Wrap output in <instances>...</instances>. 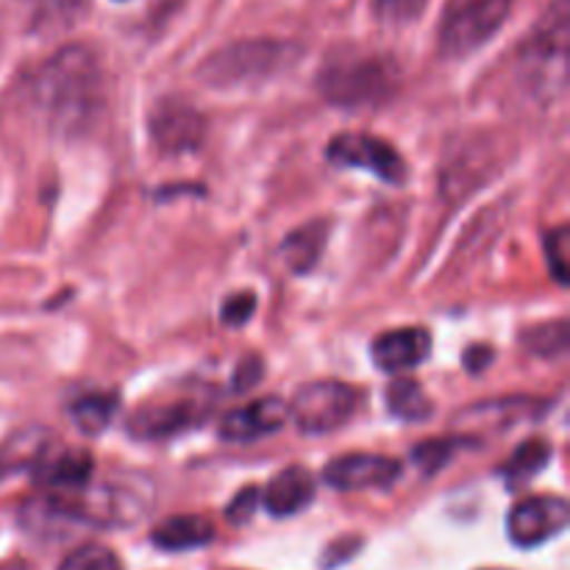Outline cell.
Instances as JSON below:
<instances>
[{
	"label": "cell",
	"instance_id": "1",
	"mask_svg": "<svg viewBox=\"0 0 570 570\" xmlns=\"http://www.w3.org/2000/svg\"><path fill=\"white\" fill-rule=\"evenodd\" d=\"M33 100L61 131H78L104 104V72L98 56L83 45L61 48L33 81Z\"/></svg>",
	"mask_w": 570,
	"mask_h": 570
},
{
	"label": "cell",
	"instance_id": "2",
	"mask_svg": "<svg viewBox=\"0 0 570 570\" xmlns=\"http://www.w3.org/2000/svg\"><path fill=\"white\" fill-rule=\"evenodd\" d=\"M399 87V70L393 59L362 50H340L328 56L317 70V89L323 98L343 109L384 104Z\"/></svg>",
	"mask_w": 570,
	"mask_h": 570
},
{
	"label": "cell",
	"instance_id": "3",
	"mask_svg": "<svg viewBox=\"0 0 570 570\" xmlns=\"http://www.w3.org/2000/svg\"><path fill=\"white\" fill-rule=\"evenodd\" d=\"M298 56L301 48L295 42L245 39V42L226 45L215 56H209L206 65L200 67V76L209 81V87H245V83H259L278 76Z\"/></svg>",
	"mask_w": 570,
	"mask_h": 570
},
{
	"label": "cell",
	"instance_id": "4",
	"mask_svg": "<svg viewBox=\"0 0 570 570\" xmlns=\"http://www.w3.org/2000/svg\"><path fill=\"white\" fill-rule=\"evenodd\" d=\"M512 11V0H449L438 45L445 59H462L488 45Z\"/></svg>",
	"mask_w": 570,
	"mask_h": 570
},
{
	"label": "cell",
	"instance_id": "5",
	"mask_svg": "<svg viewBox=\"0 0 570 570\" xmlns=\"http://www.w3.org/2000/svg\"><path fill=\"white\" fill-rule=\"evenodd\" d=\"M356 406H360V393L351 384L326 379V382L304 384L287 410L298 432L328 434L345 426L354 417Z\"/></svg>",
	"mask_w": 570,
	"mask_h": 570
},
{
	"label": "cell",
	"instance_id": "6",
	"mask_svg": "<svg viewBox=\"0 0 570 570\" xmlns=\"http://www.w3.org/2000/svg\"><path fill=\"white\" fill-rule=\"evenodd\" d=\"M212 410V395L206 390H189L173 399H156L142 404L128 421L134 438L142 440H165L173 434H181L187 429L198 426L206 421Z\"/></svg>",
	"mask_w": 570,
	"mask_h": 570
},
{
	"label": "cell",
	"instance_id": "7",
	"mask_svg": "<svg viewBox=\"0 0 570 570\" xmlns=\"http://www.w3.org/2000/svg\"><path fill=\"white\" fill-rule=\"evenodd\" d=\"M328 159L337 167H362L376 173L387 184L406 181V165L393 145L371 134H340L326 148Z\"/></svg>",
	"mask_w": 570,
	"mask_h": 570
},
{
	"label": "cell",
	"instance_id": "8",
	"mask_svg": "<svg viewBox=\"0 0 570 570\" xmlns=\"http://www.w3.org/2000/svg\"><path fill=\"white\" fill-rule=\"evenodd\" d=\"M150 137L165 154H189L206 137V120L193 104L181 98H165L154 106L148 117Z\"/></svg>",
	"mask_w": 570,
	"mask_h": 570
},
{
	"label": "cell",
	"instance_id": "9",
	"mask_svg": "<svg viewBox=\"0 0 570 570\" xmlns=\"http://www.w3.org/2000/svg\"><path fill=\"white\" fill-rule=\"evenodd\" d=\"M568 501L560 495H534V499L521 501L510 512L507 532L510 540L521 549H534V546L549 543L551 538L566 532L568 527Z\"/></svg>",
	"mask_w": 570,
	"mask_h": 570
},
{
	"label": "cell",
	"instance_id": "10",
	"mask_svg": "<svg viewBox=\"0 0 570 570\" xmlns=\"http://www.w3.org/2000/svg\"><path fill=\"white\" fill-rule=\"evenodd\" d=\"M549 20L534 31L532 42L527 45V65L529 76H538L540 81L562 83L566 78V53H568V3L557 0Z\"/></svg>",
	"mask_w": 570,
	"mask_h": 570
},
{
	"label": "cell",
	"instance_id": "11",
	"mask_svg": "<svg viewBox=\"0 0 570 570\" xmlns=\"http://www.w3.org/2000/svg\"><path fill=\"white\" fill-rule=\"evenodd\" d=\"M323 479L334 490H384L401 479V462L382 454L337 456L326 465Z\"/></svg>",
	"mask_w": 570,
	"mask_h": 570
},
{
	"label": "cell",
	"instance_id": "12",
	"mask_svg": "<svg viewBox=\"0 0 570 570\" xmlns=\"http://www.w3.org/2000/svg\"><path fill=\"white\" fill-rule=\"evenodd\" d=\"M287 404L282 399L267 395V399L250 401V404L228 412L220 423V438L232 440V443H250V440L278 432L287 423Z\"/></svg>",
	"mask_w": 570,
	"mask_h": 570
},
{
	"label": "cell",
	"instance_id": "13",
	"mask_svg": "<svg viewBox=\"0 0 570 570\" xmlns=\"http://www.w3.org/2000/svg\"><path fill=\"white\" fill-rule=\"evenodd\" d=\"M432 351V334L426 328H399L376 337L371 354L384 373H401L417 367Z\"/></svg>",
	"mask_w": 570,
	"mask_h": 570
},
{
	"label": "cell",
	"instance_id": "14",
	"mask_svg": "<svg viewBox=\"0 0 570 570\" xmlns=\"http://www.w3.org/2000/svg\"><path fill=\"white\" fill-rule=\"evenodd\" d=\"M259 499L271 515H298V512L306 510V507L312 504V499H315V479H312V473L306 471V468L293 465L287 468V471L276 473Z\"/></svg>",
	"mask_w": 570,
	"mask_h": 570
},
{
	"label": "cell",
	"instance_id": "15",
	"mask_svg": "<svg viewBox=\"0 0 570 570\" xmlns=\"http://www.w3.org/2000/svg\"><path fill=\"white\" fill-rule=\"evenodd\" d=\"M92 476V456L87 451H59V456H48L45 451L33 462V479L37 484L50 490H83Z\"/></svg>",
	"mask_w": 570,
	"mask_h": 570
},
{
	"label": "cell",
	"instance_id": "16",
	"mask_svg": "<svg viewBox=\"0 0 570 570\" xmlns=\"http://www.w3.org/2000/svg\"><path fill=\"white\" fill-rule=\"evenodd\" d=\"M215 527L200 515H176L154 529V543L161 551H189L212 543Z\"/></svg>",
	"mask_w": 570,
	"mask_h": 570
},
{
	"label": "cell",
	"instance_id": "17",
	"mask_svg": "<svg viewBox=\"0 0 570 570\" xmlns=\"http://www.w3.org/2000/svg\"><path fill=\"white\" fill-rule=\"evenodd\" d=\"M387 410L390 415L399 417V421L415 423V421H429V415L434 412V404L429 401V395L423 393L421 384L415 379H393V384L387 387Z\"/></svg>",
	"mask_w": 570,
	"mask_h": 570
},
{
	"label": "cell",
	"instance_id": "18",
	"mask_svg": "<svg viewBox=\"0 0 570 570\" xmlns=\"http://www.w3.org/2000/svg\"><path fill=\"white\" fill-rule=\"evenodd\" d=\"M323 245H326V223H309V226L298 228L284 239L282 254L293 271L304 273L321 259Z\"/></svg>",
	"mask_w": 570,
	"mask_h": 570
},
{
	"label": "cell",
	"instance_id": "19",
	"mask_svg": "<svg viewBox=\"0 0 570 570\" xmlns=\"http://www.w3.org/2000/svg\"><path fill=\"white\" fill-rule=\"evenodd\" d=\"M549 460L551 445L543 443V440H529V443H523L521 449L507 460V465L501 468V476L507 479L510 488H521L523 482L538 476V473L549 465Z\"/></svg>",
	"mask_w": 570,
	"mask_h": 570
},
{
	"label": "cell",
	"instance_id": "20",
	"mask_svg": "<svg viewBox=\"0 0 570 570\" xmlns=\"http://www.w3.org/2000/svg\"><path fill=\"white\" fill-rule=\"evenodd\" d=\"M117 406H120V401H117L115 395L95 393V395H83V399H78L76 404L70 406V415H72V423H76L83 434H98L109 426Z\"/></svg>",
	"mask_w": 570,
	"mask_h": 570
},
{
	"label": "cell",
	"instance_id": "21",
	"mask_svg": "<svg viewBox=\"0 0 570 570\" xmlns=\"http://www.w3.org/2000/svg\"><path fill=\"white\" fill-rule=\"evenodd\" d=\"M523 345L538 356H560L568 348V326L566 321L549 323V326H538L532 332L523 334Z\"/></svg>",
	"mask_w": 570,
	"mask_h": 570
},
{
	"label": "cell",
	"instance_id": "22",
	"mask_svg": "<svg viewBox=\"0 0 570 570\" xmlns=\"http://www.w3.org/2000/svg\"><path fill=\"white\" fill-rule=\"evenodd\" d=\"M59 570H122L120 560H117V554L111 549H106V546H81V549L70 551V554L65 557V562H61Z\"/></svg>",
	"mask_w": 570,
	"mask_h": 570
},
{
	"label": "cell",
	"instance_id": "23",
	"mask_svg": "<svg viewBox=\"0 0 570 570\" xmlns=\"http://www.w3.org/2000/svg\"><path fill=\"white\" fill-rule=\"evenodd\" d=\"M426 3L429 0H376V14L390 26H406L423 14Z\"/></svg>",
	"mask_w": 570,
	"mask_h": 570
},
{
	"label": "cell",
	"instance_id": "24",
	"mask_svg": "<svg viewBox=\"0 0 570 570\" xmlns=\"http://www.w3.org/2000/svg\"><path fill=\"white\" fill-rule=\"evenodd\" d=\"M460 445L462 443H456V440H432V443L417 445V449L412 451V460H415L426 473H434L451 460V454H454Z\"/></svg>",
	"mask_w": 570,
	"mask_h": 570
},
{
	"label": "cell",
	"instance_id": "25",
	"mask_svg": "<svg viewBox=\"0 0 570 570\" xmlns=\"http://www.w3.org/2000/svg\"><path fill=\"white\" fill-rule=\"evenodd\" d=\"M546 254H549V265L551 273L557 276V282L566 284L568 282V262H570V239H568V228L560 226L546 237Z\"/></svg>",
	"mask_w": 570,
	"mask_h": 570
},
{
	"label": "cell",
	"instance_id": "26",
	"mask_svg": "<svg viewBox=\"0 0 570 570\" xmlns=\"http://www.w3.org/2000/svg\"><path fill=\"white\" fill-rule=\"evenodd\" d=\"M254 312H256V295L237 293L223 304V323H228V326H245Z\"/></svg>",
	"mask_w": 570,
	"mask_h": 570
},
{
	"label": "cell",
	"instance_id": "27",
	"mask_svg": "<svg viewBox=\"0 0 570 570\" xmlns=\"http://www.w3.org/2000/svg\"><path fill=\"white\" fill-rule=\"evenodd\" d=\"M256 507H259V490H256V488L243 490V493H239L237 499L232 501V507H228V510H226L228 521H232V523H245L250 515H254Z\"/></svg>",
	"mask_w": 570,
	"mask_h": 570
},
{
	"label": "cell",
	"instance_id": "28",
	"mask_svg": "<svg viewBox=\"0 0 570 570\" xmlns=\"http://www.w3.org/2000/svg\"><path fill=\"white\" fill-rule=\"evenodd\" d=\"M81 3L83 0H39V11L59 20V17H70L72 11L81 9Z\"/></svg>",
	"mask_w": 570,
	"mask_h": 570
},
{
	"label": "cell",
	"instance_id": "29",
	"mask_svg": "<svg viewBox=\"0 0 570 570\" xmlns=\"http://www.w3.org/2000/svg\"><path fill=\"white\" fill-rule=\"evenodd\" d=\"M256 379H262V362L250 356V360H245L243 365H239V373L234 376V387L248 390L250 384H256Z\"/></svg>",
	"mask_w": 570,
	"mask_h": 570
},
{
	"label": "cell",
	"instance_id": "30",
	"mask_svg": "<svg viewBox=\"0 0 570 570\" xmlns=\"http://www.w3.org/2000/svg\"><path fill=\"white\" fill-rule=\"evenodd\" d=\"M490 362H493V351H490V348H471V351H468V356H465V367L471 373L484 371Z\"/></svg>",
	"mask_w": 570,
	"mask_h": 570
},
{
	"label": "cell",
	"instance_id": "31",
	"mask_svg": "<svg viewBox=\"0 0 570 570\" xmlns=\"http://www.w3.org/2000/svg\"><path fill=\"white\" fill-rule=\"evenodd\" d=\"M0 570H26L20 562H9V566H0Z\"/></svg>",
	"mask_w": 570,
	"mask_h": 570
},
{
	"label": "cell",
	"instance_id": "32",
	"mask_svg": "<svg viewBox=\"0 0 570 570\" xmlns=\"http://www.w3.org/2000/svg\"><path fill=\"white\" fill-rule=\"evenodd\" d=\"M490 570H501V568H490Z\"/></svg>",
	"mask_w": 570,
	"mask_h": 570
}]
</instances>
